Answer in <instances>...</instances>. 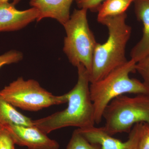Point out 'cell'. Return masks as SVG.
<instances>
[{
  "label": "cell",
  "mask_w": 149,
  "mask_h": 149,
  "mask_svg": "<svg viewBox=\"0 0 149 149\" xmlns=\"http://www.w3.org/2000/svg\"><path fill=\"white\" fill-rule=\"evenodd\" d=\"M10 124L33 125L31 118L17 111L14 107L0 96V129Z\"/></svg>",
  "instance_id": "cell-12"
},
{
  "label": "cell",
  "mask_w": 149,
  "mask_h": 149,
  "mask_svg": "<svg viewBox=\"0 0 149 149\" xmlns=\"http://www.w3.org/2000/svg\"><path fill=\"white\" fill-rule=\"evenodd\" d=\"M0 96L15 107L37 111L45 108L67 103L65 94L55 96L33 79L19 77L0 91Z\"/></svg>",
  "instance_id": "cell-6"
},
{
  "label": "cell",
  "mask_w": 149,
  "mask_h": 149,
  "mask_svg": "<svg viewBox=\"0 0 149 149\" xmlns=\"http://www.w3.org/2000/svg\"><path fill=\"white\" fill-rule=\"evenodd\" d=\"M135 68L143 78V83L149 88V54L137 63Z\"/></svg>",
  "instance_id": "cell-16"
},
{
  "label": "cell",
  "mask_w": 149,
  "mask_h": 149,
  "mask_svg": "<svg viewBox=\"0 0 149 149\" xmlns=\"http://www.w3.org/2000/svg\"><path fill=\"white\" fill-rule=\"evenodd\" d=\"M77 68V83L71 91L65 93L66 108L47 117L32 120L33 125L46 134L65 127L89 128L95 123V109L90 94V74L83 65H79Z\"/></svg>",
  "instance_id": "cell-1"
},
{
  "label": "cell",
  "mask_w": 149,
  "mask_h": 149,
  "mask_svg": "<svg viewBox=\"0 0 149 149\" xmlns=\"http://www.w3.org/2000/svg\"><path fill=\"white\" fill-rule=\"evenodd\" d=\"M15 144L13 138L6 129H0V149H15Z\"/></svg>",
  "instance_id": "cell-17"
},
{
  "label": "cell",
  "mask_w": 149,
  "mask_h": 149,
  "mask_svg": "<svg viewBox=\"0 0 149 149\" xmlns=\"http://www.w3.org/2000/svg\"><path fill=\"white\" fill-rule=\"evenodd\" d=\"M103 118L105 121L104 130L112 136L129 133L137 123L149 124V94L118 96L107 106Z\"/></svg>",
  "instance_id": "cell-5"
},
{
  "label": "cell",
  "mask_w": 149,
  "mask_h": 149,
  "mask_svg": "<svg viewBox=\"0 0 149 149\" xmlns=\"http://www.w3.org/2000/svg\"><path fill=\"white\" fill-rule=\"evenodd\" d=\"M136 17L143 25L142 38L130 52L131 59L136 63L149 54V0H134Z\"/></svg>",
  "instance_id": "cell-11"
},
{
  "label": "cell",
  "mask_w": 149,
  "mask_h": 149,
  "mask_svg": "<svg viewBox=\"0 0 149 149\" xmlns=\"http://www.w3.org/2000/svg\"><path fill=\"white\" fill-rule=\"evenodd\" d=\"M87 11L83 8L74 10L63 24L66 36L63 51L72 65L77 67L83 65L90 74L97 42L89 27Z\"/></svg>",
  "instance_id": "cell-4"
},
{
  "label": "cell",
  "mask_w": 149,
  "mask_h": 149,
  "mask_svg": "<svg viewBox=\"0 0 149 149\" xmlns=\"http://www.w3.org/2000/svg\"><path fill=\"white\" fill-rule=\"evenodd\" d=\"M74 0H30L29 4L39 12L37 20L51 18L56 19L62 25L70 17V9Z\"/></svg>",
  "instance_id": "cell-10"
},
{
  "label": "cell",
  "mask_w": 149,
  "mask_h": 149,
  "mask_svg": "<svg viewBox=\"0 0 149 149\" xmlns=\"http://www.w3.org/2000/svg\"><path fill=\"white\" fill-rule=\"evenodd\" d=\"M77 6L80 9L94 10H97L106 0H75Z\"/></svg>",
  "instance_id": "cell-18"
},
{
  "label": "cell",
  "mask_w": 149,
  "mask_h": 149,
  "mask_svg": "<svg viewBox=\"0 0 149 149\" xmlns=\"http://www.w3.org/2000/svg\"><path fill=\"white\" fill-rule=\"evenodd\" d=\"M136 64L130 59L101 80L90 83V94L97 124L101 122L104 111L115 98L127 93L149 94V88L143 82L129 76L131 72H136Z\"/></svg>",
  "instance_id": "cell-3"
},
{
  "label": "cell",
  "mask_w": 149,
  "mask_h": 149,
  "mask_svg": "<svg viewBox=\"0 0 149 149\" xmlns=\"http://www.w3.org/2000/svg\"><path fill=\"white\" fill-rule=\"evenodd\" d=\"M131 3L129 0H106L98 9V21L125 13Z\"/></svg>",
  "instance_id": "cell-13"
},
{
  "label": "cell",
  "mask_w": 149,
  "mask_h": 149,
  "mask_svg": "<svg viewBox=\"0 0 149 149\" xmlns=\"http://www.w3.org/2000/svg\"><path fill=\"white\" fill-rule=\"evenodd\" d=\"M126 18L125 13L98 21L107 28L108 37L103 44L97 42L96 45L89 76L90 83L101 80L128 61L125 49L132 29L126 23Z\"/></svg>",
  "instance_id": "cell-2"
},
{
  "label": "cell",
  "mask_w": 149,
  "mask_h": 149,
  "mask_svg": "<svg viewBox=\"0 0 149 149\" xmlns=\"http://www.w3.org/2000/svg\"><path fill=\"white\" fill-rule=\"evenodd\" d=\"M4 128L10 133L15 143L27 149H59L56 141L50 139L47 134L34 125L26 126L10 124Z\"/></svg>",
  "instance_id": "cell-8"
},
{
  "label": "cell",
  "mask_w": 149,
  "mask_h": 149,
  "mask_svg": "<svg viewBox=\"0 0 149 149\" xmlns=\"http://www.w3.org/2000/svg\"><path fill=\"white\" fill-rule=\"evenodd\" d=\"M23 54L15 50L7 52L0 55V68L5 65L16 63L23 59Z\"/></svg>",
  "instance_id": "cell-15"
},
{
  "label": "cell",
  "mask_w": 149,
  "mask_h": 149,
  "mask_svg": "<svg viewBox=\"0 0 149 149\" xmlns=\"http://www.w3.org/2000/svg\"><path fill=\"white\" fill-rule=\"evenodd\" d=\"M129 1H130L132 2H133L134 1V0H129Z\"/></svg>",
  "instance_id": "cell-21"
},
{
  "label": "cell",
  "mask_w": 149,
  "mask_h": 149,
  "mask_svg": "<svg viewBox=\"0 0 149 149\" xmlns=\"http://www.w3.org/2000/svg\"><path fill=\"white\" fill-rule=\"evenodd\" d=\"M138 149H149V124L143 123Z\"/></svg>",
  "instance_id": "cell-19"
},
{
  "label": "cell",
  "mask_w": 149,
  "mask_h": 149,
  "mask_svg": "<svg viewBox=\"0 0 149 149\" xmlns=\"http://www.w3.org/2000/svg\"><path fill=\"white\" fill-rule=\"evenodd\" d=\"M143 123L135 124L129 133L127 141L123 142L106 132L103 127L89 128L77 130L91 143L98 144L101 149H138Z\"/></svg>",
  "instance_id": "cell-7"
},
{
  "label": "cell",
  "mask_w": 149,
  "mask_h": 149,
  "mask_svg": "<svg viewBox=\"0 0 149 149\" xmlns=\"http://www.w3.org/2000/svg\"><path fill=\"white\" fill-rule=\"evenodd\" d=\"M66 149H101L98 144L91 143L77 129L72 133Z\"/></svg>",
  "instance_id": "cell-14"
},
{
  "label": "cell",
  "mask_w": 149,
  "mask_h": 149,
  "mask_svg": "<svg viewBox=\"0 0 149 149\" xmlns=\"http://www.w3.org/2000/svg\"><path fill=\"white\" fill-rule=\"evenodd\" d=\"M39 12L34 8L18 10L9 2H0V32L20 30L37 20Z\"/></svg>",
  "instance_id": "cell-9"
},
{
  "label": "cell",
  "mask_w": 149,
  "mask_h": 149,
  "mask_svg": "<svg viewBox=\"0 0 149 149\" xmlns=\"http://www.w3.org/2000/svg\"><path fill=\"white\" fill-rule=\"evenodd\" d=\"M21 1V0H0V2H9L10 1H12L11 3L15 6Z\"/></svg>",
  "instance_id": "cell-20"
}]
</instances>
